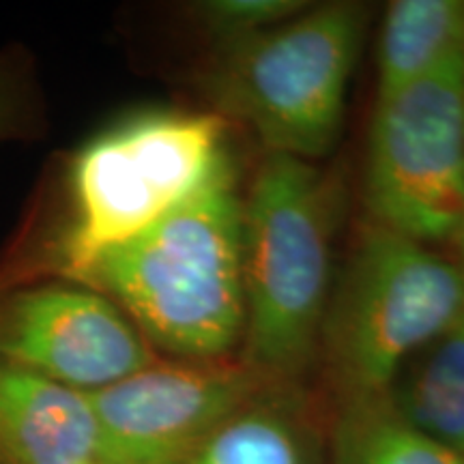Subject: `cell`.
<instances>
[{
    "mask_svg": "<svg viewBox=\"0 0 464 464\" xmlns=\"http://www.w3.org/2000/svg\"><path fill=\"white\" fill-rule=\"evenodd\" d=\"M385 393L406 421L464 456V314L417 351Z\"/></svg>",
    "mask_w": 464,
    "mask_h": 464,
    "instance_id": "cell-11",
    "label": "cell"
},
{
    "mask_svg": "<svg viewBox=\"0 0 464 464\" xmlns=\"http://www.w3.org/2000/svg\"><path fill=\"white\" fill-rule=\"evenodd\" d=\"M177 464H323L299 400L269 385Z\"/></svg>",
    "mask_w": 464,
    "mask_h": 464,
    "instance_id": "cell-10",
    "label": "cell"
},
{
    "mask_svg": "<svg viewBox=\"0 0 464 464\" xmlns=\"http://www.w3.org/2000/svg\"><path fill=\"white\" fill-rule=\"evenodd\" d=\"M374 224L423 246L464 213V52L376 102L363 168Z\"/></svg>",
    "mask_w": 464,
    "mask_h": 464,
    "instance_id": "cell-6",
    "label": "cell"
},
{
    "mask_svg": "<svg viewBox=\"0 0 464 464\" xmlns=\"http://www.w3.org/2000/svg\"><path fill=\"white\" fill-rule=\"evenodd\" d=\"M299 0H211L198 7L202 26L224 45L254 37L304 14Z\"/></svg>",
    "mask_w": 464,
    "mask_h": 464,
    "instance_id": "cell-14",
    "label": "cell"
},
{
    "mask_svg": "<svg viewBox=\"0 0 464 464\" xmlns=\"http://www.w3.org/2000/svg\"><path fill=\"white\" fill-rule=\"evenodd\" d=\"M464 52V0H396L379 42V100Z\"/></svg>",
    "mask_w": 464,
    "mask_h": 464,
    "instance_id": "cell-12",
    "label": "cell"
},
{
    "mask_svg": "<svg viewBox=\"0 0 464 464\" xmlns=\"http://www.w3.org/2000/svg\"><path fill=\"white\" fill-rule=\"evenodd\" d=\"M276 382L243 359H158L89 393L103 464H177Z\"/></svg>",
    "mask_w": 464,
    "mask_h": 464,
    "instance_id": "cell-8",
    "label": "cell"
},
{
    "mask_svg": "<svg viewBox=\"0 0 464 464\" xmlns=\"http://www.w3.org/2000/svg\"><path fill=\"white\" fill-rule=\"evenodd\" d=\"M241 218L226 160L189 200L73 282L114 301L161 359H232L246 334Z\"/></svg>",
    "mask_w": 464,
    "mask_h": 464,
    "instance_id": "cell-1",
    "label": "cell"
},
{
    "mask_svg": "<svg viewBox=\"0 0 464 464\" xmlns=\"http://www.w3.org/2000/svg\"><path fill=\"white\" fill-rule=\"evenodd\" d=\"M243 362L295 379L314 355L332 299L334 200L310 161L266 153L243 200Z\"/></svg>",
    "mask_w": 464,
    "mask_h": 464,
    "instance_id": "cell-2",
    "label": "cell"
},
{
    "mask_svg": "<svg viewBox=\"0 0 464 464\" xmlns=\"http://www.w3.org/2000/svg\"><path fill=\"white\" fill-rule=\"evenodd\" d=\"M100 464H103V462H100Z\"/></svg>",
    "mask_w": 464,
    "mask_h": 464,
    "instance_id": "cell-17",
    "label": "cell"
},
{
    "mask_svg": "<svg viewBox=\"0 0 464 464\" xmlns=\"http://www.w3.org/2000/svg\"><path fill=\"white\" fill-rule=\"evenodd\" d=\"M464 314V271L423 243L368 226L324 314L344 396L385 393L400 368Z\"/></svg>",
    "mask_w": 464,
    "mask_h": 464,
    "instance_id": "cell-5",
    "label": "cell"
},
{
    "mask_svg": "<svg viewBox=\"0 0 464 464\" xmlns=\"http://www.w3.org/2000/svg\"><path fill=\"white\" fill-rule=\"evenodd\" d=\"M34 82L17 54H0V142L34 131Z\"/></svg>",
    "mask_w": 464,
    "mask_h": 464,
    "instance_id": "cell-15",
    "label": "cell"
},
{
    "mask_svg": "<svg viewBox=\"0 0 464 464\" xmlns=\"http://www.w3.org/2000/svg\"><path fill=\"white\" fill-rule=\"evenodd\" d=\"M224 133L219 114L155 110L92 138L69 168V224L54 260L33 277L78 280L181 207L228 160Z\"/></svg>",
    "mask_w": 464,
    "mask_h": 464,
    "instance_id": "cell-3",
    "label": "cell"
},
{
    "mask_svg": "<svg viewBox=\"0 0 464 464\" xmlns=\"http://www.w3.org/2000/svg\"><path fill=\"white\" fill-rule=\"evenodd\" d=\"M158 359L106 295L61 277L0 280V365L92 393Z\"/></svg>",
    "mask_w": 464,
    "mask_h": 464,
    "instance_id": "cell-7",
    "label": "cell"
},
{
    "mask_svg": "<svg viewBox=\"0 0 464 464\" xmlns=\"http://www.w3.org/2000/svg\"><path fill=\"white\" fill-rule=\"evenodd\" d=\"M363 26V7L335 3L224 45L213 97L252 127L269 153L323 158L342 131Z\"/></svg>",
    "mask_w": 464,
    "mask_h": 464,
    "instance_id": "cell-4",
    "label": "cell"
},
{
    "mask_svg": "<svg viewBox=\"0 0 464 464\" xmlns=\"http://www.w3.org/2000/svg\"><path fill=\"white\" fill-rule=\"evenodd\" d=\"M332 464H464V456L406 421L387 393H363L344 396Z\"/></svg>",
    "mask_w": 464,
    "mask_h": 464,
    "instance_id": "cell-13",
    "label": "cell"
},
{
    "mask_svg": "<svg viewBox=\"0 0 464 464\" xmlns=\"http://www.w3.org/2000/svg\"><path fill=\"white\" fill-rule=\"evenodd\" d=\"M456 243H458V249H460V269L464 271V213H462V224H460V230H458Z\"/></svg>",
    "mask_w": 464,
    "mask_h": 464,
    "instance_id": "cell-16",
    "label": "cell"
},
{
    "mask_svg": "<svg viewBox=\"0 0 464 464\" xmlns=\"http://www.w3.org/2000/svg\"><path fill=\"white\" fill-rule=\"evenodd\" d=\"M89 393L0 365V464H100Z\"/></svg>",
    "mask_w": 464,
    "mask_h": 464,
    "instance_id": "cell-9",
    "label": "cell"
}]
</instances>
